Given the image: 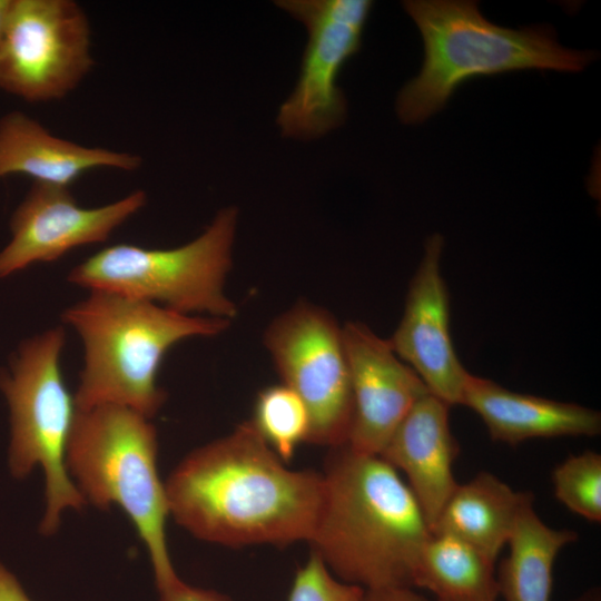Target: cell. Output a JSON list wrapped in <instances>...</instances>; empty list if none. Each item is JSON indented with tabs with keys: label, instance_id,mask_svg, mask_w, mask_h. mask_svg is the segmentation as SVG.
Listing matches in <instances>:
<instances>
[{
	"label": "cell",
	"instance_id": "8992f818",
	"mask_svg": "<svg viewBox=\"0 0 601 601\" xmlns=\"http://www.w3.org/2000/svg\"><path fill=\"white\" fill-rule=\"evenodd\" d=\"M237 209H220L206 229L175 248L132 244L106 247L68 274V282L154 303L187 315L231 321L235 303L225 284L233 264Z\"/></svg>",
	"mask_w": 601,
	"mask_h": 601
},
{
	"label": "cell",
	"instance_id": "5bb4252c",
	"mask_svg": "<svg viewBox=\"0 0 601 601\" xmlns=\"http://www.w3.org/2000/svg\"><path fill=\"white\" fill-rule=\"evenodd\" d=\"M450 407L426 394L413 405L380 454L405 475L431 531L459 484L453 467L460 446L451 431Z\"/></svg>",
	"mask_w": 601,
	"mask_h": 601
},
{
	"label": "cell",
	"instance_id": "7c38bea8",
	"mask_svg": "<svg viewBox=\"0 0 601 601\" xmlns=\"http://www.w3.org/2000/svg\"><path fill=\"white\" fill-rule=\"evenodd\" d=\"M443 237L432 235L413 276L404 313L388 342L396 355L447 405H461L469 372L450 333V298L441 275Z\"/></svg>",
	"mask_w": 601,
	"mask_h": 601
},
{
	"label": "cell",
	"instance_id": "9c48e42d",
	"mask_svg": "<svg viewBox=\"0 0 601 601\" xmlns=\"http://www.w3.org/2000/svg\"><path fill=\"white\" fill-rule=\"evenodd\" d=\"M93 66L90 26L72 0H12L0 42V90L28 102L59 100Z\"/></svg>",
	"mask_w": 601,
	"mask_h": 601
},
{
	"label": "cell",
	"instance_id": "5b68a950",
	"mask_svg": "<svg viewBox=\"0 0 601 601\" xmlns=\"http://www.w3.org/2000/svg\"><path fill=\"white\" fill-rule=\"evenodd\" d=\"M149 420L119 405L78 410L66 463L87 503L104 510L117 505L130 519L147 549L159 590L178 575L167 544L169 510L158 472L157 431Z\"/></svg>",
	"mask_w": 601,
	"mask_h": 601
},
{
	"label": "cell",
	"instance_id": "2e32d148",
	"mask_svg": "<svg viewBox=\"0 0 601 601\" xmlns=\"http://www.w3.org/2000/svg\"><path fill=\"white\" fill-rule=\"evenodd\" d=\"M461 405L481 417L493 441L510 445L530 439L595 436L601 431V415L595 410L513 392L471 373Z\"/></svg>",
	"mask_w": 601,
	"mask_h": 601
},
{
	"label": "cell",
	"instance_id": "603a6c76",
	"mask_svg": "<svg viewBox=\"0 0 601 601\" xmlns=\"http://www.w3.org/2000/svg\"><path fill=\"white\" fill-rule=\"evenodd\" d=\"M276 3L305 26L332 22L362 30L373 4L368 0H283Z\"/></svg>",
	"mask_w": 601,
	"mask_h": 601
},
{
	"label": "cell",
	"instance_id": "3957f363",
	"mask_svg": "<svg viewBox=\"0 0 601 601\" xmlns=\"http://www.w3.org/2000/svg\"><path fill=\"white\" fill-rule=\"evenodd\" d=\"M79 335L83 367L75 394L77 410L129 407L155 416L166 401L157 375L165 354L194 337H214L230 321L187 315L124 295L90 290L62 314Z\"/></svg>",
	"mask_w": 601,
	"mask_h": 601
},
{
	"label": "cell",
	"instance_id": "30bf717a",
	"mask_svg": "<svg viewBox=\"0 0 601 601\" xmlns=\"http://www.w3.org/2000/svg\"><path fill=\"white\" fill-rule=\"evenodd\" d=\"M147 201L144 190L99 207L78 205L69 188L33 183L10 220L0 252V278L36 263L53 262L81 246L102 243Z\"/></svg>",
	"mask_w": 601,
	"mask_h": 601
},
{
	"label": "cell",
	"instance_id": "8fae6325",
	"mask_svg": "<svg viewBox=\"0 0 601 601\" xmlns=\"http://www.w3.org/2000/svg\"><path fill=\"white\" fill-rule=\"evenodd\" d=\"M342 328L353 395L346 444L357 453L380 455L413 405L430 392L388 339L359 322Z\"/></svg>",
	"mask_w": 601,
	"mask_h": 601
},
{
	"label": "cell",
	"instance_id": "484cf974",
	"mask_svg": "<svg viewBox=\"0 0 601 601\" xmlns=\"http://www.w3.org/2000/svg\"><path fill=\"white\" fill-rule=\"evenodd\" d=\"M0 601H31L17 578L1 562Z\"/></svg>",
	"mask_w": 601,
	"mask_h": 601
},
{
	"label": "cell",
	"instance_id": "ba28073f",
	"mask_svg": "<svg viewBox=\"0 0 601 601\" xmlns=\"http://www.w3.org/2000/svg\"><path fill=\"white\" fill-rule=\"evenodd\" d=\"M264 345L282 378L311 416L308 443H347L353 420L351 376L343 328L325 308L298 300L267 326Z\"/></svg>",
	"mask_w": 601,
	"mask_h": 601
},
{
	"label": "cell",
	"instance_id": "e0dca14e",
	"mask_svg": "<svg viewBox=\"0 0 601 601\" xmlns=\"http://www.w3.org/2000/svg\"><path fill=\"white\" fill-rule=\"evenodd\" d=\"M532 497L530 492L515 491L490 472H479L457 484L432 532L456 536L495 563L522 506Z\"/></svg>",
	"mask_w": 601,
	"mask_h": 601
},
{
	"label": "cell",
	"instance_id": "d6986e66",
	"mask_svg": "<svg viewBox=\"0 0 601 601\" xmlns=\"http://www.w3.org/2000/svg\"><path fill=\"white\" fill-rule=\"evenodd\" d=\"M413 588L425 589L436 601H496L494 563L467 542L431 533L418 556Z\"/></svg>",
	"mask_w": 601,
	"mask_h": 601
},
{
	"label": "cell",
	"instance_id": "d4e9b609",
	"mask_svg": "<svg viewBox=\"0 0 601 601\" xmlns=\"http://www.w3.org/2000/svg\"><path fill=\"white\" fill-rule=\"evenodd\" d=\"M362 601H434L418 593L414 588H384L364 590ZM436 601V600H435Z\"/></svg>",
	"mask_w": 601,
	"mask_h": 601
},
{
	"label": "cell",
	"instance_id": "9a60e30c",
	"mask_svg": "<svg viewBox=\"0 0 601 601\" xmlns=\"http://www.w3.org/2000/svg\"><path fill=\"white\" fill-rule=\"evenodd\" d=\"M140 165L138 155L57 137L21 111H11L0 119V179L23 175L38 184L69 188L92 169L132 171Z\"/></svg>",
	"mask_w": 601,
	"mask_h": 601
},
{
	"label": "cell",
	"instance_id": "4316f807",
	"mask_svg": "<svg viewBox=\"0 0 601 601\" xmlns=\"http://www.w3.org/2000/svg\"><path fill=\"white\" fill-rule=\"evenodd\" d=\"M11 6L12 0H0V42L7 28Z\"/></svg>",
	"mask_w": 601,
	"mask_h": 601
},
{
	"label": "cell",
	"instance_id": "52a82bcc",
	"mask_svg": "<svg viewBox=\"0 0 601 601\" xmlns=\"http://www.w3.org/2000/svg\"><path fill=\"white\" fill-rule=\"evenodd\" d=\"M66 342L62 326L23 341L0 371V391L10 410L9 467L27 476L40 465L46 479L42 534L55 533L67 509L87 504L66 463L67 446L77 414L75 397L63 382L60 357Z\"/></svg>",
	"mask_w": 601,
	"mask_h": 601
},
{
	"label": "cell",
	"instance_id": "ac0fdd59",
	"mask_svg": "<svg viewBox=\"0 0 601 601\" xmlns=\"http://www.w3.org/2000/svg\"><path fill=\"white\" fill-rule=\"evenodd\" d=\"M533 501L522 506L506 543L509 554L496 573L499 597L504 601H551L555 559L578 539L575 531L545 524Z\"/></svg>",
	"mask_w": 601,
	"mask_h": 601
},
{
	"label": "cell",
	"instance_id": "7402d4cb",
	"mask_svg": "<svg viewBox=\"0 0 601 601\" xmlns=\"http://www.w3.org/2000/svg\"><path fill=\"white\" fill-rule=\"evenodd\" d=\"M363 594V588L337 579L312 552L294 577L288 601H362Z\"/></svg>",
	"mask_w": 601,
	"mask_h": 601
},
{
	"label": "cell",
	"instance_id": "cb8c5ba5",
	"mask_svg": "<svg viewBox=\"0 0 601 601\" xmlns=\"http://www.w3.org/2000/svg\"><path fill=\"white\" fill-rule=\"evenodd\" d=\"M158 592L159 601H231L228 597L214 590L189 585L179 578L159 589Z\"/></svg>",
	"mask_w": 601,
	"mask_h": 601
},
{
	"label": "cell",
	"instance_id": "7a4b0ae2",
	"mask_svg": "<svg viewBox=\"0 0 601 601\" xmlns=\"http://www.w3.org/2000/svg\"><path fill=\"white\" fill-rule=\"evenodd\" d=\"M307 541L339 580L375 590L413 588L432 531L406 482L380 455L332 447Z\"/></svg>",
	"mask_w": 601,
	"mask_h": 601
},
{
	"label": "cell",
	"instance_id": "277c9868",
	"mask_svg": "<svg viewBox=\"0 0 601 601\" xmlns=\"http://www.w3.org/2000/svg\"><path fill=\"white\" fill-rule=\"evenodd\" d=\"M403 6L424 43L421 71L396 100L405 124L422 122L441 110L471 78L528 69L577 72L597 57L592 50L562 47L545 26L518 30L497 26L473 1L410 0Z\"/></svg>",
	"mask_w": 601,
	"mask_h": 601
},
{
	"label": "cell",
	"instance_id": "4fadbf2b",
	"mask_svg": "<svg viewBox=\"0 0 601 601\" xmlns=\"http://www.w3.org/2000/svg\"><path fill=\"white\" fill-rule=\"evenodd\" d=\"M296 86L280 106L277 124L286 137L313 139L338 127L346 100L337 86L345 62L361 47L362 29L332 22H312Z\"/></svg>",
	"mask_w": 601,
	"mask_h": 601
},
{
	"label": "cell",
	"instance_id": "6da1fadb",
	"mask_svg": "<svg viewBox=\"0 0 601 601\" xmlns=\"http://www.w3.org/2000/svg\"><path fill=\"white\" fill-rule=\"evenodd\" d=\"M165 487L169 515L200 540L285 545L309 540L323 476L288 469L249 420L186 455Z\"/></svg>",
	"mask_w": 601,
	"mask_h": 601
},
{
	"label": "cell",
	"instance_id": "83f0119b",
	"mask_svg": "<svg viewBox=\"0 0 601 601\" xmlns=\"http://www.w3.org/2000/svg\"><path fill=\"white\" fill-rule=\"evenodd\" d=\"M571 601H601V593L599 589L592 588Z\"/></svg>",
	"mask_w": 601,
	"mask_h": 601
},
{
	"label": "cell",
	"instance_id": "ffe728a7",
	"mask_svg": "<svg viewBox=\"0 0 601 601\" xmlns=\"http://www.w3.org/2000/svg\"><path fill=\"white\" fill-rule=\"evenodd\" d=\"M250 422L285 463L293 459L300 443H308V410L302 398L283 383L265 387L257 394Z\"/></svg>",
	"mask_w": 601,
	"mask_h": 601
},
{
	"label": "cell",
	"instance_id": "44dd1931",
	"mask_svg": "<svg viewBox=\"0 0 601 601\" xmlns=\"http://www.w3.org/2000/svg\"><path fill=\"white\" fill-rule=\"evenodd\" d=\"M556 500L585 520L601 522V455L587 450L571 454L552 471Z\"/></svg>",
	"mask_w": 601,
	"mask_h": 601
}]
</instances>
